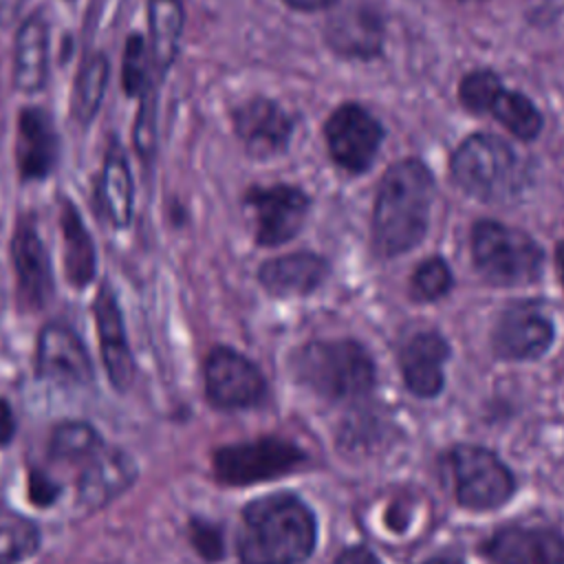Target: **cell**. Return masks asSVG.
<instances>
[{"mask_svg": "<svg viewBox=\"0 0 564 564\" xmlns=\"http://www.w3.org/2000/svg\"><path fill=\"white\" fill-rule=\"evenodd\" d=\"M315 544V518L291 494L249 502L242 511L238 553L245 564H300Z\"/></svg>", "mask_w": 564, "mask_h": 564, "instance_id": "obj_1", "label": "cell"}, {"mask_svg": "<svg viewBox=\"0 0 564 564\" xmlns=\"http://www.w3.org/2000/svg\"><path fill=\"white\" fill-rule=\"evenodd\" d=\"M432 194L434 181L421 161L405 159L386 172L372 218L375 247L381 256H399L421 242Z\"/></svg>", "mask_w": 564, "mask_h": 564, "instance_id": "obj_2", "label": "cell"}, {"mask_svg": "<svg viewBox=\"0 0 564 564\" xmlns=\"http://www.w3.org/2000/svg\"><path fill=\"white\" fill-rule=\"evenodd\" d=\"M297 379L330 401L364 397L375 383L368 352L350 339L311 341L293 359Z\"/></svg>", "mask_w": 564, "mask_h": 564, "instance_id": "obj_3", "label": "cell"}, {"mask_svg": "<svg viewBox=\"0 0 564 564\" xmlns=\"http://www.w3.org/2000/svg\"><path fill=\"white\" fill-rule=\"evenodd\" d=\"M452 176L471 196L485 203L516 198L524 183V170L516 152L494 134H471L452 154Z\"/></svg>", "mask_w": 564, "mask_h": 564, "instance_id": "obj_4", "label": "cell"}, {"mask_svg": "<svg viewBox=\"0 0 564 564\" xmlns=\"http://www.w3.org/2000/svg\"><path fill=\"white\" fill-rule=\"evenodd\" d=\"M471 253L478 271L494 284H524L542 269L540 247L524 231L496 220L474 225Z\"/></svg>", "mask_w": 564, "mask_h": 564, "instance_id": "obj_5", "label": "cell"}, {"mask_svg": "<svg viewBox=\"0 0 564 564\" xmlns=\"http://www.w3.org/2000/svg\"><path fill=\"white\" fill-rule=\"evenodd\" d=\"M304 454L286 441L260 438L220 447L214 454V474L225 485H253L295 469Z\"/></svg>", "mask_w": 564, "mask_h": 564, "instance_id": "obj_6", "label": "cell"}, {"mask_svg": "<svg viewBox=\"0 0 564 564\" xmlns=\"http://www.w3.org/2000/svg\"><path fill=\"white\" fill-rule=\"evenodd\" d=\"M456 498L467 509H494L513 494L509 469L487 449L458 445L449 454Z\"/></svg>", "mask_w": 564, "mask_h": 564, "instance_id": "obj_7", "label": "cell"}, {"mask_svg": "<svg viewBox=\"0 0 564 564\" xmlns=\"http://www.w3.org/2000/svg\"><path fill=\"white\" fill-rule=\"evenodd\" d=\"M460 101L471 112H491L511 134L533 139L542 128L538 108L520 93L507 90L489 70H474L460 82Z\"/></svg>", "mask_w": 564, "mask_h": 564, "instance_id": "obj_8", "label": "cell"}, {"mask_svg": "<svg viewBox=\"0 0 564 564\" xmlns=\"http://www.w3.org/2000/svg\"><path fill=\"white\" fill-rule=\"evenodd\" d=\"M11 262L15 271V300L22 311H42L53 297V271L48 251L31 216L15 223L11 238Z\"/></svg>", "mask_w": 564, "mask_h": 564, "instance_id": "obj_9", "label": "cell"}, {"mask_svg": "<svg viewBox=\"0 0 564 564\" xmlns=\"http://www.w3.org/2000/svg\"><path fill=\"white\" fill-rule=\"evenodd\" d=\"M328 152L348 172H364L377 156L381 143L379 121L357 104L339 106L324 126Z\"/></svg>", "mask_w": 564, "mask_h": 564, "instance_id": "obj_10", "label": "cell"}, {"mask_svg": "<svg viewBox=\"0 0 564 564\" xmlns=\"http://www.w3.org/2000/svg\"><path fill=\"white\" fill-rule=\"evenodd\" d=\"M35 372L40 379L59 386H88L93 381L88 350L70 326L51 322L40 330Z\"/></svg>", "mask_w": 564, "mask_h": 564, "instance_id": "obj_11", "label": "cell"}, {"mask_svg": "<svg viewBox=\"0 0 564 564\" xmlns=\"http://www.w3.org/2000/svg\"><path fill=\"white\" fill-rule=\"evenodd\" d=\"M205 390L218 408H249L264 394L260 370L231 348H214L205 359Z\"/></svg>", "mask_w": 564, "mask_h": 564, "instance_id": "obj_12", "label": "cell"}, {"mask_svg": "<svg viewBox=\"0 0 564 564\" xmlns=\"http://www.w3.org/2000/svg\"><path fill=\"white\" fill-rule=\"evenodd\" d=\"M245 203L256 216V240L264 247L282 245L297 234L304 223L308 198L289 185L251 187Z\"/></svg>", "mask_w": 564, "mask_h": 564, "instance_id": "obj_13", "label": "cell"}, {"mask_svg": "<svg viewBox=\"0 0 564 564\" xmlns=\"http://www.w3.org/2000/svg\"><path fill=\"white\" fill-rule=\"evenodd\" d=\"M82 465L77 478V500L82 509L97 511L121 496L137 480L134 460L119 447L104 443Z\"/></svg>", "mask_w": 564, "mask_h": 564, "instance_id": "obj_14", "label": "cell"}, {"mask_svg": "<svg viewBox=\"0 0 564 564\" xmlns=\"http://www.w3.org/2000/svg\"><path fill=\"white\" fill-rule=\"evenodd\" d=\"M59 159V137L51 115L40 106H26L18 115L15 163L22 181L46 178Z\"/></svg>", "mask_w": 564, "mask_h": 564, "instance_id": "obj_15", "label": "cell"}, {"mask_svg": "<svg viewBox=\"0 0 564 564\" xmlns=\"http://www.w3.org/2000/svg\"><path fill=\"white\" fill-rule=\"evenodd\" d=\"M553 341V324L531 302L509 306L494 328V350L505 359H535Z\"/></svg>", "mask_w": 564, "mask_h": 564, "instance_id": "obj_16", "label": "cell"}, {"mask_svg": "<svg viewBox=\"0 0 564 564\" xmlns=\"http://www.w3.org/2000/svg\"><path fill=\"white\" fill-rule=\"evenodd\" d=\"M93 313H95L97 337H99L101 359H104L108 379L115 386V390L123 392L132 383L134 359H132V350H130V344L126 337V326H123V315H121L119 302L108 284H104L99 289L95 304H93Z\"/></svg>", "mask_w": 564, "mask_h": 564, "instance_id": "obj_17", "label": "cell"}, {"mask_svg": "<svg viewBox=\"0 0 564 564\" xmlns=\"http://www.w3.org/2000/svg\"><path fill=\"white\" fill-rule=\"evenodd\" d=\"M236 134L253 156H271L286 148L291 119L269 99H251L234 112Z\"/></svg>", "mask_w": 564, "mask_h": 564, "instance_id": "obj_18", "label": "cell"}, {"mask_svg": "<svg viewBox=\"0 0 564 564\" xmlns=\"http://www.w3.org/2000/svg\"><path fill=\"white\" fill-rule=\"evenodd\" d=\"M48 46V20L42 11H33L22 20L13 46V86L20 93L33 95L46 86Z\"/></svg>", "mask_w": 564, "mask_h": 564, "instance_id": "obj_19", "label": "cell"}, {"mask_svg": "<svg viewBox=\"0 0 564 564\" xmlns=\"http://www.w3.org/2000/svg\"><path fill=\"white\" fill-rule=\"evenodd\" d=\"M485 551L494 564H564V540L549 529H502Z\"/></svg>", "mask_w": 564, "mask_h": 564, "instance_id": "obj_20", "label": "cell"}, {"mask_svg": "<svg viewBox=\"0 0 564 564\" xmlns=\"http://www.w3.org/2000/svg\"><path fill=\"white\" fill-rule=\"evenodd\" d=\"M449 355L445 339L436 333L414 335L401 348L403 379L416 397H434L443 386V364Z\"/></svg>", "mask_w": 564, "mask_h": 564, "instance_id": "obj_21", "label": "cell"}, {"mask_svg": "<svg viewBox=\"0 0 564 564\" xmlns=\"http://www.w3.org/2000/svg\"><path fill=\"white\" fill-rule=\"evenodd\" d=\"M97 200L112 227L126 229L130 225L134 207V183L128 159L117 143H112L104 156L101 176L97 183Z\"/></svg>", "mask_w": 564, "mask_h": 564, "instance_id": "obj_22", "label": "cell"}, {"mask_svg": "<svg viewBox=\"0 0 564 564\" xmlns=\"http://www.w3.org/2000/svg\"><path fill=\"white\" fill-rule=\"evenodd\" d=\"M59 227H62V264L64 275L75 289H84L93 282L97 273V251L86 229L79 209L70 203H62L59 212Z\"/></svg>", "mask_w": 564, "mask_h": 564, "instance_id": "obj_23", "label": "cell"}, {"mask_svg": "<svg viewBox=\"0 0 564 564\" xmlns=\"http://www.w3.org/2000/svg\"><path fill=\"white\" fill-rule=\"evenodd\" d=\"M260 282L275 295L308 293L326 278V262L315 253H291L260 267Z\"/></svg>", "mask_w": 564, "mask_h": 564, "instance_id": "obj_24", "label": "cell"}, {"mask_svg": "<svg viewBox=\"0 0 564 564\" xmlns=\"http://www.w3.org/2000/svg\"><path fill=\"white\" fill-rule=\"evenodd\" d=\"M183 20L185 15L181 0H148V48L152 70L159 77L167 73L178 53Z\"/></svg>", "mask_w": 564, "mask_h": 564, "instance_id": "obj_25", "label": "cell"}, {"mask_svg": "<svg viewBox=\"0 0 564 564\" xmlns=\"http://www.w3.org/2000/svg\"><path fill=\"white\" fill-rule=\"evenodd\" d=\"M108 75H110L108 55L101 51L86 53L84 62L77 68L73 93H70V115L82 128L90 126L93 119L97 117L108 88Z\"/></svg>", "mask_w": 564, "mask_h": 564, "instance_id": "obj_26", "label": "cell"}, {"mask_svg": "<svg viewBox=\"0 0 564 564\" xmlns=\"http://www.w3.org/2000/svg\"><path fill=\"white\" fill-rule=\"evenodd\" d=\"M104 445L99 432L86 421H62L53 427L48 452L55 460L84 463Z\"/></svg>", "mask_w": 564, "mask_h": 564, "instance_id": "obj_27", "label": "cell"}, {"mask_svg": "<svg viewBox=\"0 0 564 564\" xmlns=\"http://www.w3.org/2000/svg\"><path fill=\"white\" fill-rule=\"evenodd\" d=\"M40 546V529L24 516L0 513V564H20Z\"/></svg>", "mask_w": 564, "mask_h": 564, "instance_id": "obj_28", "label": "cell"}, {"mask_svg": "<svg viewBox=\"0 0 564 564\" xmlns=\"http://www.w3.org/2000/svg\"><path fill=\"white\" fill-rule=\"evenodd\" d=\"M150 48L141 33H130L121 53V88L128 97H141L150 86Z\"/></svg>", "mask_w": 564, "mask_h": 564, "instance_id": "obj_29", "label": "cell"}, {"mask_svg": "<svg viewBox=\"0 0 564 564\" xmlns=\"http://www.w3.org/2000/svg\"><path fill=\"white\" fill-rule=\"evenodd\" d=\"M330 42L346 53L366 55L377 51L379 44V24L368 13H355L352 18H344L330 24Z\"/></svg>", "mask_w": 564, "mask_h": 564, "instance_id": "obj_30", "label": "cell"}, {"mask_svg": "<svg viewBox=\"0 0 564 564\" xmlns=\"http://www.w3.org/2000/svg\"><path fill=\"white\" fill-rule=\"evenodd\" d=\"M139 110L132 126V143L141 161L150 163L156 150V93L154 84L139 97Z\"/></svg>", "mask_w": 564, "mask_h": 564, "instance_id": "obj_31", "label": "cell"}, {"mask_svg": "<svg viewBox=\"0 0 564 564\" xmlns=\"http://www.w3.org/2000/svg\"><path fill=\"white\" fill-rule=\"evenodd\" d=\"M452 286L449 267L441 258L423 260L412 273V295L416 300L430 302L443 297Z\"/></svg>", "mask_w": 564, "mask_h": 564, "instance_id": "obj_32", "label": "cell"}, {"mask_svg": "<svg viewBox=\"0 0 564 564\" xmlns=\"http://www.w3.org/2000/svg\"><path fill=\"white\" fill-rule=\"evenodd\" d=\"M189 538L194 549L209 562L223 557L225 549H223V535L218 531V527L205 522V520H192L189 522Z\"/></svg>", "mask_w": 564, "mask_h": 564, "instance_id": "obj_33", "label": "cell"}, {"mask_svg": "<svg viewBox=\"0 0 564 564\" xmlns=\"http://www.w3.org/2000/svg\"><path fill=\"white\" fill-rule=\"evenodd\" d=\"M59 496V485L44 474L42 469H31L29 471V498L35 507H48L57 500Z\"/></svg>", "mask_w": 564, "mask_h": 564, "instance_id": "obj_34", "label": "cell"}, {"mask_svg": "<svg viewBox=\"0 0 564 564\" xmlns=\"http://www.w3.org/2000/svg\"><path fill=\"white\" fill-rule=\"evenodd\" d=\"M15 434V416L7 399H0V447H7Z\"/></svg>", "mask_w": 564, "mask_h": 564, "instance_id": "obj_35", "label": "cell"}, {"mask_svg": "<svg viewBox=\"0 0 564 564\" xmlns=\"http://www.w3.org/2000/svg\"><path fill=\"white\" fill-rule=\"evenodd\" d=\"M337 564H381L375 553L366 546H352V549H346L339 557H337Z\"/></svg>", "mask_w": 564, "mask_h": 564, "instance_id": "obj_36", "label": "cell"}, {"mask_svg": "<svg viewBox=\"0 0 564 564\" xmlns=\"http://www.w3.org/2000/svg\"><path fill=\"white\" fill-rule=\"evenodd\" d=\"M284 2H289L295 9H322V7H328L333 0H284Z\"/></svg>", "mask_w": 564, "mask_h": 564, "instance_id": "obj_37", "label": "cell"}, {"mask_svg": "<svg viewBox=\"0 0 564 564\" xmlns=\"http://www.w3.org/2000/svg\"><path fill=\"white\" fill-rule=\"evenodd\" d=\"M557 267L562 273V282H564V242L557 247Z\"/></svg>", "mask_w": 564, "mask_h": 564, "instance_id": "obj_38", "label": "cell"}, {"mask_svg": "<svg viewBox=\"0 0 564 564\" xmlns=\"http://www.w3.org/2000/svg\"><path fill=\"white\" fill-rule=\"evenodd\" d=\"M425 564H458L456 560H445V557H436V560H430Z\"/></svg>", "mask_w": 564, "mask_h": 564, "instance_id": "obj_39", "label": "cell"}]
</instances>
